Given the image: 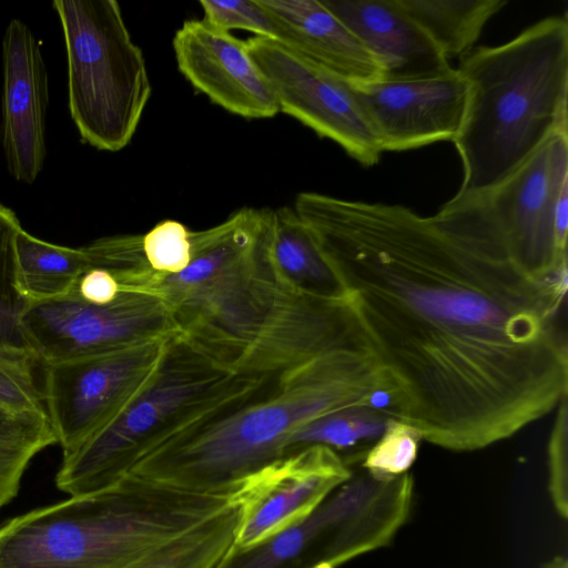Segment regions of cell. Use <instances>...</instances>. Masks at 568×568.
Listing matches in <instances>:
<instances>
[{
    "mask_svg": "<svg viewBox=\"0 0 568 568\" xmlns=\"http://www.w3.org/2000/svg\"><path fill=\"white\" fill-rule=\"evenodd\" d=\"M204 20L223 31L244 30L272 38L273 22L260 0H201Z\"/></svg>",
    "mask_w": 568,
    "mask_h": 568,
    "instance_id": "f1b7e54d",
    "label": "cell"
},
{
    "mask_svg": "<svg viewBox=\"0 0 568 568\" xmlns=\"http://www.w3.org/2000/svg\"><path fill=\"white\" fill-rule=\"evenodd\" d=\"M68 68V106L82 139L118 152L132 140L152 88L115 0H54Z\"/></svg>",
    "mask_w": 568,
    "mask_h": 568,
    "instance_id": "52a82bcc",
    "label": "cell"
},
{
    "mask_svg": "<svg viewBox=\"0 0 568 568\" xmlns=\"http://www.w3.org/2000/svg\"><path fill=\"white\" fill-rule=\"evenodd\" d=\"M352 89L383 152L454 141L464 120L467 83L457 69L433 78L352 82Z\"/></svg>",
    "mask_w": 568,
    "mask_h": 568,
    "instance_id": "5bb4252c",
    "label": "cell"
},
{
    "mask_svg": "<svg viewBox=\"0 0 568 568\" xmlns=\"http://www.w3.org/2000/svg\"><path fill=\"white\" fill-rule=\"evenodd\" d=\"M58 444L47 413H23L0 420V508L19 491L30 460Z\"/></svg>",
    "mask_w": 568,
    "mask_h": 568,
    "instance_id": "cb8c5ba5",
    "label": "cell"
},
{
    "mask_svg": "<svg viewBox=\"0 0 568 568\" xmlns=\"http://www.w3.org/2000/svg\"><path fill=\"white\" fill-rule=\"evenodd\" d=\"M74 290L83 301L90 304L105 305L119 296L122 286L111 272L91 267L81 275Z\"/></svg>",
    "mask_w": 568,
    "mask_h": 568,
    "instance_id": "4dcf8cb0",
    "label": "cell"
},
{
    "mask_svg": "<svg viewBox=\"0 0 568 568\" xmlns=\"http://www.w3.org/2000/svg\"><path fill=\"white\" fill-rule=\"evenodd\" d=\"M568 184V132L551 135L486 195L510 251L535 277H567V253L555 237L554 214Z\"/></svg>",
    "mask_w": 568,
    "mask_h": 568,
    "instance_id": "7c38bea8",
    "label": "cell"
},
{
    "mask_svg": "<svg viewBox=\"0 0 568 568\" xmlns=\"http://www.w3.org/2000/svg\"><path fill=\"white\" fill-rule=\"evenodd\" d=\"M239 509L234 503L202 525L159 546L125 568H216L234 545Z\"/></svg>",
    "mask_w": 568,
    "mask_h": 568,
    "instance_id": "603a6c76",
    "label": "cell"
},
{
    "mask_svg": "<svg viewBox=\"0 0 568 568\" xmlns=\"http://www.w3.org/2000/svg\"><path fill=\"white\" fill-rule=\"evenodd\" d=\"M268 375L231 373L180 334L171 336L146 388L75 452L63 456L57 487L70 496L111 487L151 449L258 387Z\"/></svg>",
    "mask_w": 568,
    "mask_h": 568,
    "instance_id": "8992f818",
    "label": "cell"
},
{
    "mask_svg": "<svg viewBox=\"0 0 568 568\" xmlns=\"http://www.w3.org/2000/svg\"><path fill=\"white\" fill-rule=\"evenodd\" d=\"M349 407L397 419L396 394L368 342L271 374L256 388L164 440L128 474L197 494L231 496L283 457L303 425Z\"/></svg>",
    "mask_w": 568,
    "mask_h": 568,
    "instance_id": "3957f363",
    "label": "cell"
},
{
    "mask_svg": "<svg viewBox=\"0 0 568 568\" xmlns=\"http://www.w3.org/2000/svg\"><path fill=\"white\" fill-rule=\"evenodd\" d=\"M413 496L409 473L378 478L353 469L304 519L251 547L233 545L216 568H338L389 545Z\"/></svg>",
    "mask_w": 568,
    "mask_h": 568,
    "instance_id": "ba28073f",
    "label": "cell"
},
{
    "mask_svg": "<svg viewBox=\"0 0 568 568\" xmlns=\"http://www.w3.org/2000/svg\"><path fill=\"white\" fill-rule=\"evenodd\" d=\"M554 226L556 244L560 253H567V234H568V184H566L557 200Z\"/></svg>",
    "mask_w": 568,
    "mask_h": 568,
    "instance_id": "1f68e13d",
    "label": "cell"
},
{
    "mask_svg": "<svg viewBox=\"0 0 568 568\" xmlns=\"http://www.w3.org/2000/svg\"><path fill=\"white\" fill-rule=\"evenodd\" d=\"M271 252L292 286L314 295H342L311 231L291 206L274 210Z\"/></svg>",
    "mask_w": 568,
    "mask_h": 568,
    "instance_id": "44dd1931",
    "label": "cell"
},
{
    "mask_svg": "<svg viewBox=\"0 0 568 568\" xmlns=\"http://www.w3.org/2000/svg\"><path fill=\"white\" fill-rule=\"evenodd\" d=\"M37 362L29 354L0 352V409L9 415L47 413L33 374Z\"/></svg>",
    "mask_w": 568,
    "mask_h": 568,
    "instance_id": "4316f807",
    "label": "cell"
},
{
    "mask_svg": "<svg viewBox=\"0 0 568 568\" xmlns=\"http://www.w3.org/2000/svg\"><path fill=\"white\" fill-rule=\"evenodd\" d=\"M542 568H568V560L565 556H556L545 562Z\"/></svg>",
    "mask_w": 568,
    "mask_h": 568,
    "instance_id": "d6a6232c",
    "label": "cell"
},
{
    "mask_svg": "<svg viewBox=\"0 0 568 568\" xmlns=\"http://www.w3.org/2000/svg\"><path fill=\"white\" fill-rule=\"evenodd\" d=\"M422 440L409 424L390 419L382 435L367 448L361 468L378 478H393L408 473Z\"/></svg>",
    "mask_w": 568,
    "mask_h": 568,
    "instance_id": "484cf974",
    "label": "cell"
},
{
    "mask_svg": "<svg viewBox=\"0 0 568 568\" xmlns=\"http://www.w3.org/2000/svg\"><path fill=\"white\" fill-rule=\"evenodd\" d=\"M8 416H10V415L7 414L6 412H3L2 409H0V420L4 419Z\"/></svg>",
    "mask_w": 568,
    "mask_h": 568,
    "instance_id": "836d02e7",
    "label": "cell"
},
{
    "mask_svg": "<svg viewBox=\"0 0 568 568\" xmlns=\"http://www.w3.org/2000/svg\"><path fill=\"white\" fill-rule=\"evenodd\" d=\"M0 138L11 176L32 184L45 155L49 87L40 43L20 19L8 23L2 39Z\"/></svg>",
    "mask_w": 568,
    "mask_h": 568,
    "instance_id": "9a60e30c",
    "label": "cell"
},
{
    "mask_svg": "<svg viewBox=\"0 0 568 568\" xmlns=\"http://www.w3.org/2000/svg\"><path fill=\"white\" fill-rule=\"evenodd\" d=\"M191 230L176 220H163L142 235L143 253L150 267L163 275L184 271L192 260Z\"/></svg>",
    "mask_w": 568,
    "mask_h": 568,
    "instance_id": "83f0119b",
    "label": "cell"
},
{
    "mask_svg": "<svg viewBox=\"0 0 568 568\" xmlns=\"http://www.w3.org/2000/svg\"><path fill=\"white\" fill-rule=\"evenodd\" d=\"M170 337L42 364L45 410L63 456L75 452L146 388Z\"/></svg>",
    "mask_w": 568,
    "mask_h": 568,
    "instance_id": "30bf717a",
    "label": "cell"
},
{
    "mask_svg": "<svg viewBox=\"0 0 568 568\" xmlns=\"http://www.w3.org/2000/svg\"><path fill=\"white\" fill-rule=\"evenodd\" d=\"M376 58L383 80H412L454 68L398 0H322Z\"/></svg>",
    "mask_w": 568,
    "mask_h": 568,
    "instance_id": "e0dca14e",
    "label": "cell"
},
{
    "mask_svg": "<svg viewBox=\"0 0 568 568\" xmlns=\"http://www.w3.org/2000/svg\"><path fill=\"white\" fill-rule=\"evenodd\" d=\"M353 473L331 447L312 445L248 475L231 495L239 509L234 546L256 545L311 514Z\"/></svg>",
    "mask_w": 568,
    "mask_h": 568,
    "instance_id": "4fadbf2b",
    "label": "cell"
},
{
    "mask_svg": "<svg viewBox=\"0 0 568 568\" xmlns=\"http://www.w3.org/2000/svg\"><path fill=\"white\" fill-rule=\"evenodd\" d=\"M447 60L464 57L505 0H398Z\"/></svg>",
    "mask_w": 568,
    "mask_h": 568,
    "instance_id": "ffe728a7",
    "label": "cell"
},
{
    "mask_svg": "<svg viewBox=\"0 0 568 568\" xmlns=\"http://www.w3.org/2000/svg\"><path fill=\"white\" fill-rule=\"evenodd\" d=\"M311 231L422 440L471 452L555 410L568 393L567 277L510 251L486 195L432 216L298 193Z\"/></svg>",
    "mask_w": 568,
    "mask_h": 568,
    "instance_id": "6da1fadb",
    "label": "cell"
},
{
    "mask_svg": "<svg viewBox=\"0 0 568 568\" xmlns=\"http://www.w3.org/2000/svg\"><path fill=\"white\" fill-rule=\"evenodd\" d=\"M246 47L270 82L280 112L337 143L364 166L379 161L383 151L351 81L268 38L252 37Z\"/></svg>",
    "mask_w": 568,
    "mask_h": 568,
    "instance_id": "8fae6325",
    "label": "cell"
},
{
    "mask_svg": "<svg viewBox=\"0 0 568 568\" xmlns=\"http://www.w3.org/2000/svg\"><path fill=\"white\" fill-rule=\"evenodd\" d=\"M274 210L245 206L191 231L192 260L153 290L179 334L234 374H276L367 338L343 295L292 286L272 258Z\"/></svg>",
    "mask_w": 568,
    "mask_h": 568,
    "instance_id": "7a4b0ae2",
    "label": "cell"
},
{
    "mask_svg": "<svg viewBox=\"0 0 568 568\" xmlns=\"http://www.w3.org/2000/svg\"><path fill=\"white\" fill-rule=\"evenodd\" d=\"M231 505L126 474L1 525L0 568H125Z\"/></svg>",
    "mask_w": 568,
    "mask_h": 568,
    "instance_id": "5b68a950",
    "label": "cell"
},
{
    "mask_svg": "<svg viewBox=\"0 0 568 568\" xmlns=\"http://www.w3.org/2000/svg\"><path fill=\"white\" fill-rule=\"evenodd\" d=\"M394 419L373 407H349L316 418L296 429L286 440L284 456L312 445H324L343 456L353 466Z\"/></svg>",
    "mask_w": 568,
    "mask_h": 568,
    "instance_id": "7402d4cb",
    "label": "cell"
},
{
    "mask_svg": "<svg viewBox=\"0 0 568 568\" xmlns=\"http://www.w3.org/2000/svg\"><path fill=\"white\" fill-rule=\"evenodd\" d=\"M173 50L183 77L224 110L247 119H270L280 112L274 91L250 55L246 41L204 19H194L176 30Z\"/></svg>",
    "mask_w": 568,
    "mask_h": 568,
    "instance_id": "2e32d148",
    "label": "cell"
},
{
    "mask_svg": "<svg viewBox=\"0 0 568 568\" xmlns=\"http://www.w3.org/2000/svg\"><path fill=\"white\" fill-rule=\"evenodd\" d=\"M21 326L41 365L111 353L179 334L159 295L130 288L105 305L83 301L74 287L63 296L28 302Z\"/></svg>",
    "mask_w": 568,
    "mask_h": 568,
    "instance_id": "9c48e42d",
    "label": "cell"
},
{
    "mask_svg": "<svg viewBox=\"0 0 568 568\" xmlns=\"http://www.w3.org/2000/svg\"><path fill=\"white\" fill-rule=\"evenodd\" d=\"M21 229L16 213L0 203V352L36 357L21 326L28 304L17 283L16 239Z\"/></svg>",
    "mask_w": 568,
    "mask_h": 568,
    "instance_id": "d4e9b609",
    "label": "cell"
},
{
    "mask_svg": "<svg viewBox=\"0 0 568 568\" xmlns=\"http://www.w3.org/2000/svg\"><path fill=\"white\" fill-rule=\"evenodd\" d=\"M548 440V489L560 517L568 515V404L567 396L557 406Z\"/></svg>",
    "mask_w": 568,
    "mask_h": 568,
    "instance_id": "f546056e",
    "label": "cell"
},
{
    "mask_svg": "<svg viewBox=\"0 0 568 568\" xmlns=\"http://www.w3.org/2000/svg\"><path fill=\"white\" fill-rule=\"evenodd\" d=\"M16 265L18 287L28 302L68 294L90 268L81 247L52 244L23 229L16 239Z\"/></svg>",
    "mask_w": 568,
    "mask_h": 568,
    "instance_id": "d6986e66",
    "label": "cell"
},
{
    "mask_svg": "<svg viewBox=\"0 0 568 568\" xmlns=\"http://www.w3.org/2000/svg\"><path fill=\"white\" fill-rule=\"evenodd\" d=\"M272 40L355 83L382 79L376 58L322 0H260Z\"/></svg>",
    "mask_w": 568,
    "mask_h": 568,
    "instance_id": "ac0fdd59",
    "label": "cell"
},
{
    "mask_svg": "<svg viewBox=\"0 0 568 568\" xmlns=\"http://www.w3.org/2000/svg\"><path fill=\"white\" fill-rule=\"evenodd\" d=\"M467 83L453 141L463 164L454 195H484L551 135L568 132V19L551 16L497 47L473 48L457 68Z\"/></svg>",
    "mask_w": 568,
    "mask_h": 568,
    "instance_id": "277c9868",
    "label": "cell"
}]
</instances>
